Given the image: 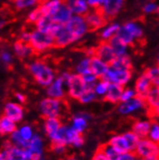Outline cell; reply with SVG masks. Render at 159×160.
Wrapping results in <instances>:
<instances>
[{"label":"cell","instance_id":"83f0119b","mask_svg":"<svg viewBox=\"0 0 159 160\" xmlns=\"http://www.w3.org/2000/svg\"><path fill=\"white\" fill-rule=\"evenodd\" d=\"M121 25L118 22H109L105 24L100 31V38L103 42H108L110 39L117 36V34L120 30Z\"/></svg>","mask_w":159,"mask_h":160},{"label":"cell","instance_id":"d590c367","mask_svg":"<svg viewBox=\"0 0 159 160\" xmlns=\"http://www.w3.org/2000/svg\"><path fill=\"white\" fill-rule=\"evenodd\" d=\"M53 23H54V21L50 18V16L43 15L35 23V26H36V29H38V30L49 33V30H50L51 26L53 25Z\"/></svg>","mask_w":159,"mask_h":160},{"label":"cell","instance_id":"f6af8a7d","mask_svg":"<svg viewBox=\"0 0 159 160\" xmlns=\"http://www.w3.org/2000/svg\"><path fill=\"white\" fill-rule=\"evenodd\" d=\"M135 97H137V95H136V92H135L134 88H132V87H123L122 91L120 102L130 100V99H132Z\"/></svg>","mask_w":159,"mask_h":160},{"label":"cell","instance_id":"5bb4252c","mask_svg":"<svg viewBox=\"0 0 159 160\" xmlns=\"http://www.w3.org/2000/svg\"><path fill=\"white\" fill-rule=\"evenodd\" d=\"M89 30H97L106 24V18L98 9H93L84 16Z\"/></svg>","mask_w":159,"mask_h":160},{"label":"cell","instance_id":"7dc6e473","mask_svg":"<svg viewBox=\"0 0 159 160\" xmlns=\"http://www.w3.org/2000/svg\"><path fill=\"white\" fill-rule=\"evenodd\" d=\"M100 148H101V151L106 154V156H108L111 160H117V158L120 154L110 144H107L103 147H101Z\"/></svg>","mask_w":159,"mask_h":160},{"label":"cell","instance_id":"44dd1931","mask_svg":"<svg viewBox=\"0 0 159 160\" xmlns=\"http://www.w3.org/2000/svg\"><path fill=\"white\" fill-rule=\"evenodd\" d=\"M152 86L153 85L151 81V79L145 72V73L141 74L137 78V80H136L135 85H134V90L136 92V95L138 97L145 98V97L147 96V93H149V91L151 90V88Z\"/></svg>","mask_w":159,"mask_h":160},{"label":"cell","instance_id":"bcb514c9","mask_svg":"<svg viewBox=\"0 0 159 160\" xmlns=\"http://www.w3.org/2000/svg\"><path fill=\"white\" fill-rule=\"evenodd\" d=\"M82 79H83V81L85 83V85L87 86V88H93L94 85L96 84V82L97 81V77L92 72H89L83 75H81Z\"/></svg>","mask_w":159,"mask_h":160},{"label":"cell","instance_id":"681fc988","mask_svg":"<svg viewBox=\"0 0 159 160\" xmlns=\"http://www.w3.org/2000/svg\"><path fill=\"white\" fill-rule=\"evenodd\" d=\"M137 158L138 157L134 152H127L120 153L117 160H137Z\"/></svg>","mask_w":159,"mask_h":160},{"label":"cell","instance_id":"ba28073f","mask_svg":"<svg viewBox=\"0 0 159 160\" xmlns=\"http://www.w3.org/2000/svg\"><path fill=\"white\" fill-rule=\"evenodd\" d=\"M39 110L44 118H59L64 110V103L62 99L47 97L40 102Z\"/></svg>","mask_w":159,"mask_h":160},{"label":"cell","instance_id":"ee69618b","mask_svg":"<svg viewBox=\"0 0 159 160\" xmlns=\"http://www.w3.org/2000/svg\"><path fill=\"white\" fill-rule=\"evenodd\" d=\"M147 138L150 140L158 143L159 142V124L157 122H153L151 124V128L150 131L147 133Z\"/></svg>","mask_w":159,"mask_h":160},{"label":"cell","instance_id":"d4e9b609","mask_svg":"<svg viewBox=\"0 0 159 160\" xmlns=\"http://www.w3.org/2000/svg\"><path fill=\"white\" fill-rule=\"evenodd\" d=\"M66 2L69 5L73 15L85 16L90 11V7L87 0H67Z\"/></svg>","mask_w":159,"mask_h":160},{"label":"cell","instance_id":"60d3db41","mask_svg":"<svg viewBox=\"0 0 159 160\" xmlns=\"http://www.w3.org/2000/svg\"><path fill=\"white\" fill-rule=\"evenodd\" d=\"M97 99V96L94 92L93 88H87L84 93L80 96V98H78V100L83 104H89L92 103L93 101H95Z\"/></svg>","mask_w":159,"mask_h":160},{"label":"cell","instance_id":"f35d334b","mask_svg":"<svg viewBox=\"0 0 159 160\" xmlns=\"http://www.w3.org/2000/svg\"><path fill=\"white\" fill-rule=\"evenodd\" d=\"M9 142L15 147L22 148H25L27 147V144H28V142H26L25 140L22 139V137L19 135V133L17 132V129L13 133L10 134V141Z\"/></svg>","mask_w":159,"mask_h":160},{"label":"cell","instance_id":"6125c7cd","mask_svg":"<svg viewBox=\"0 0 159 160\" xmlns=\"http://www.w3.org/2000/svg\"><path fill=\"white\" fill-rule=\"evenodd\" d=\"M0 137H1V134H0Z\"/></svg>","mask_w":159,"mask_h":160},{"label":"cell","instance_id":"ab89813d","mask_svg":"<svg viewBox=\"0 0 159 160\" xmlns=\"http://www.w3.org/2000/svg\"><path fill=\"white\" fill-rule=\"evenodd\" d=\"M39 3V0H14V6L17 10H27L35 8Z\"/></svg>","mask_w":159,"mask_h":160},{"label":"cell","instance_id":"74e56055","mask_svg":"<svg viewBox=\"0 0 159 160\" xmlns=\"http://www.w3.org/2000/svg\"><path fill=\"white\" fill-rule=\"evenodd\" d=\"M14 61V53L10 49L4 48L0 50V64L1 66L8 68Z\"/></svg>","mask_w":159,"mask_h":160},{"label":"cell","instance_id":"d6a6232c","mask_svg":"<svg viewBox=\"0 0 159 160\" xmlns=\"http://www.w3.org/2000/svg\"><path fill=\"white\" fill-rule=\"evenodd\" d=\"M108 86H109V82L106 81L104 78H98L97 81L93 87V90L97 98H104L108 90Z\"/></svg>","mask_w":159,"mask_h":160},{"label":"cell","instance_id":"816d5d0a","mask_svg":"<svg viewBox=\"0 0 159 160\" xmlns=\"http://www.w3.org/2000/svg\"><path fill=\"white\" fill-rule=\"evenodd\" d=\"M89 7L92 9H98L105 2V0H87Z\"/></svg>","mask_w":159,"mask_h":160},{"label":"cell","instance_id":"db71d44e","mask_svg":"<svg viewBox=\"0 0 159 160\" xmlns=\"http://www.w3.org/2000/svg\"><path fill=\"white\" fill-rule=\"evenodd\" d=\"M30 33L31 31L28 30H24L20 33L19 35V40L22 42H29V39H30Z\"/></svg>","mask_w":159,"mask_h":160},{"label":"cell","instance_id":"e575fe53","mask_svg":"<svg viewBox=\"0 0 159 160\" xmlns=\"http://www.w3.org/2000/svg\"><path fill=\"white\" fill-rule=\"evenodd\" d=\"M90 62H91V58L86 57V56L82 57L81 59H79L75 65V73H77L79 75H83V74L89 72L91 71Z\"/></svg>","mask_w":159,"mask_h":160},{"label":"cell","instance_id":"11a10c76","mask_svg":"<svg viewBox=\"0 0 159 160\" xmlns=\"http://www.w3.org/2000/svg\"><path fill=\"white\" fill-rule=\"evenodd\" d=\"M15 97H16L17 102L19 104L24 103V102L26 101V96L24 94H22V93H17Z\"/></svg>","mask_w":159,"mask_h":160},{"label":"cell","instance_id":"f1b7e54d","mask_svg":"<svg viewBox=\"0 0 159 160\" xmlns=\"http://www.w3.org/2000/svg\"><path fill=\"white\" fill-rule=\"evenodd\" d=\"M152 122L149 120H139L136 121L132 127V131L138 136V138H146L150 131Z\"/></svg>","mask_w":159,"mask_h":160},{"label":"cell","instance_id":"94428289","mask_svg":"<svg viewBox=\"0 0 159 160\" xmlns=\"http://www.w3.org/2000/svg\"><path fill=\"white\" fill-rule=\"evenodd\" d=\"M38 160H47V158H45L44 156H42V157H40V158H39Z\"/></svg>","mask_w":159,"mask_h":160},{"label":"cell","instance_id":"6f0895ef","mask_svg":"<svg viewBox=\"0 0 159 160\" xmlns=\"http://www.w3.org/2000/svg\"><path fill=\"white\" fill-rule=\"evenodd\" d=\"M137 160H159L158 156L155 157H145V158H137Z\"/></svg>","mask_w":159,"mask_h":160},{"label":"cell","instance_id":"c3c4849f","mask_svg":"<svg viewBox=\"0 0 159 160\" xmlns=\"http://www.w3.org/2000/svg\"><path fill=\"white\" fill-rule=\"evenodd\" d=\"M143 10L146 14H156L158 12V4L155 1H149L144 5Z\"/></svg>","mask_w":159,"mask_h":160},{"label":"cell","instance_id":"7c38bea8","mask_svg":"<svg viewBox=\"0 0 159 160\" xmlns=\"http://www.w3.org/2000/svg\"><path fill=\"white\" fill-rule=\"evenodd\" d=\"M146 106L147 105H146L145 98L137 96L130 100L120 102V104L118 106V111L122 115L128 116V115H132V114L136 112L143 110Z\"/></svg>","mask_w":159,"mask_h":160},{"label":"cell","instance_id":"277c9868","mask_svg":"<svg viewBox=\"0 0 159 160\" xmlns=\"http://www.w3.org/2000/svg\"><path fill=\"white\" fill-rule=\"evenodd\" d=\"M138 141V136L133 131H127L123 134L113 136L108 144H110L119 153H122L127 152H134Z\"/></svg>","mask_w":159,"mask_h":160},{"label":"cell","instance_id":"f907efd6","mask_svg":"<svg viewBox=\"0 0 159 160\" xmlns=\"http://www.w3.org/2000/svg\"><path fill=\"white\" fill-rule=\"evenodd\" d=\"M67 146L63 144H52V151L56 154H63L66 152Z\"/></svg>","mask_w":159,"mask_h":160},{"label":"cell","instance_id":"30bf717a","mask_svg":"<svg viewBox=\"0 0 159 160\" xmlns=\"http://www.w3.org/2000/svg\"><path fill=\"white\" fill-rule=\"evenodd\" d=\"M134 152L138 158L145 157H155L159 154V146L158 143H155L150 140L147 137L141 138L136 144Z\"/></svg>","mask_w":159,"mask_h":160},{"label":"cell","instance_id":"4dcf8cb0","mask_svg":"<svg viewBox=\"0 0 159 160\" xmlns=\"http://www.w3.org/2000/svg\"><path fill=\"white\" fill-rule=\"evenodd\" d=\"M17 128V123L5 115L0 118V134L1 135H10Z\"/></svg>","mask_w":159,"mask_h":160},{"label":"cell","instance_id":"52a82bcc","mask_svg":"<svg viewBox=\"0 0 159 160\" xmlns=\"http://www.w3.org/2000/svg\"><path fill=\"white\" fill-rule=\"evenodd\" d=\"M0 160H34V156L26 148H17L6 142L0 151Z\"/></svg>","mask_w":159,"mask_h":160},{"label":"cell","instance_id":"1f68e13d","mask_svg":"<svg viewBox=\"0 0 159 160\" xmlns=\"http://www.w3.org/2000/svg\"><path fill=\"white\" fill-rule=\"evenodd\" d=\"M109 66L119 68V70H130L132 68V62L129 56H121V57H116Z\"/></svg>","mask_w":159,"mask_h":160},{"label":"cell","instance_id":"603a6c76","mask_svg":"<svg viewBox=\"0 0 159 160\" xmlns=\"http://www.w3.org/2000/svg\"><path fill=\"white\" fill-rule=\"evenodd\" d=\"M90 68H91V72H92L97 78H103L104 74L106 73L109 65L99 59L98 57L94 56L91 58L90 62Z\"/></svg>","mask_w":159,"mask_h":160},{"label":"cell","instance_id":"8d00e7d4","mask_svg":"<svg viewBox=\"0 0 159 160\" xmlns=\"http://www.w3.org/2000/svg\"><path fill=\"white\" fill-rule=\"evenodd\" d=\"M17 130L22 137V139L25 140L26 142H29L33 138V136L35 135V130L30 124H22L17 128Z\"/></svg>","mask_w":159,"mask_h":160},{"label":"cell","instance_id":"ffe728a7","mask_svg":"<svg viewBox=\"0 0 159 160\" xmlns=\"http://www.w3.org/2000/svg\"><path fill=\"white\" fill-rule=\"evenodd\" d=\"M96 56L106 62L108 65H110L116 58V55L108 42H102L97 45L96 48Z\"/></svg>","mask_w":159,"mask_h":160},{"label":"cell","instance_id":"ac0fdd59","mask_svg":"<svg viewBox=\"0 0 159 160\" xmlns=\"http://www.w3.org/2000/svg\"><path fill=\"white\" fill-rule=\"evenodd\" d=\"M92 119V115L88 112H79L72 118L71 127L78 133L82 134L88 128L89 121Z\"/></svg>","mask_w":159,"mask_h":160},{"label":"cell","instance_id":"be15d7a7","mask_svg":"<svg viewBox=\"0 0 159 160\" xmlns=\"http://www.w3.org/2000/svg\"><path fill=\"white\" fill-rule=\"evenodd\" d=\"M0 1H1V0H0Z\"/></svg>","mask_w":159,"mask_h":160},{"label":"cell","instance_id":"9a60e30c","mask_svg":"<svg viewBox=\"0 0 159 160\" xmlns=\"http://www.w3.org/2000/svg\"><path fill=\"white\" fill-rule=\"evenodd\" d=\"M124 0H105V2L99 8L106 19L116 17L123 7Z\"/></svg>","mask_w":159,"mask_h":160},{"label":"cell","instance_id":"f546056e","mask_svg":"<svg viewBox=\"0 0 159 160\" xmlns=\"http://www.w3.org/2000/svg\"><path fill=\"white\" fill-rule=\"evenodd\" d=\"M122 86L116 85V84H112L109 83L108 90L104 96L105 99L111 103H120V99H121V95H122Z\"/></svg>","mask_w":159,"mask_h":160},{"label":"cell","instance_id":"484cf974","mask_svg":"<svg viewBox=\"0 0 159 160\" xmlns=\"http://www.w3.org/2000/svg\"><path fill=\"white\" fill-rule=\"evenodd\" d=\"M146 105L149 106V108L153 111L157 112L159 108V88L157 86H152L149 93L145 97Z\"/></svg>","mask_w":159,"mask_h":160},{"label":"cell","instance_id":"4316f807","mask_svg":"<svg viewBox=\"0 0 159 160\" xmlns=\"http://www.w3.org/2000/svg\"><path fill=\"white\" fill-rule=\"evenodd\" d=\"M109 44L114 51L116 57H121V56H128L129 53V47L124 42H122L117 36L112 38L108 41Z\"/></svg>","mask_w":159,"mask_h":160},{"label":"cell","instance_id":"91938a15","mask_svg":"<svg viewBox=\"0 0 159 160\" xmlns=\"http://www.w3.org/2000/svg\"><path fill=\"white\" fill-rule=\"evenodd\" d=\"M65 160H78V159L75 158V157H67V158H66Z\"/></svg>","mask_w":159,"mask_h":160},{"label":"cell","instance_id":"d6986e66","mask_svg":"<svg viewBox=\"0 0 159 160\" xmlns=\"http://www.w3.org/2000/svg\"><path fill=\"white\" fill-rule=\"evenodd\" d=\"M27 150L33 154L34 160H38L40 157L43 156V152H44V143L40 134L35 133L33 136V138L28 142Z\"/></svg>","mask_w":159,"mask_h":160},{"label":"cell","instance_id":"e0dca14e","mask_svg":"<svg viewBox=\"0 0 159 160\" xmlns=\"http://www.w3.org/2000/svg\"><path fill=\"white\" fill-rule=\"evenodd\" d=\"M72 16L73 14L71 11L69 5L67 4L66 1H63L59 5V7L50 15V18L53 19L54 22H56V23L64 25L71 19Z\"/></svg>","mask_w":159,"mask_h":160},{"label":"cell","instance_id":"8fae6325","mask_svg":"<svg viewBox=\"0 0 159 160\" xmlns=\"http://www.w3.org/2000/svg\"><path fill=\"white\" fill-rule=\"evenodd\" d=\"M87 89L81 75L77 73H71L70 77L66 81V90L67 94L73 99H78L80 96Z\"/></svg>","mask_w":159,"mask_h":160},{"label":"cell","instance_id":"f5cc1de1","mask_svg":"<svg viewBox=\"0 0 159 160\" xmlns=\"http://www.w3.org/2000/svg\"><path fill=\"white\" fill-rule=\"evenodd\" d=\"M93 160H111V159L108 156H106V154L101 151V148H99L94 154Z\"/></svg>","mask_w":159,"mask_h":160},{"label":"cell","instance_id":"2e32d148","mask_svg":"<svg viewBox=\"0 0 159 160\" xmlns=\"http://www.w3.org/2000/svg\"><path fill=\"white\" fill-rule=\"evenodd\" d=\"M4 114L6 117L17 123L24 118V109L17 101H9L4 106Z\"/></svg>","mask_w":159,"mask_h":160},{"label":"cell","instance_id":"7bdbcfd3","mask_svg":"<svg viewBox=\"0 0 159 160\" xmlns=\"http://www.w3.org/2000/svg\"><path fill=\"white\" fill-rule=\"evenodd\" d=\"M43 15H44L43 12L42 11L41 7L39 6V7L33 8V9L30 11L29 14H28V16H27V18H28L29 22H31V23H34V24H35L36 22H37Z\"/></svg>","mask_w":159,"mask_h":160},{"label":"cell","instance_id":"7a4b0ae2","mask_svg":"<svg viewBox=\"0 0 159 160\" xmlns=\"http://www.w3.org/2000/svg\"><path fill=\"white\" fill-rule=\"evenodd\" d=\"M50 141L52 144H63L67 147L72 146L74 148H81L85 143L84 137L76 132L70 124H62Z\"/></svg>","mask_w":159,"mask_h":160},{"label":"cell","instance_id":"4fadbf2b","mask_svg":"<svg viewBox=\"0 0 159 160\" xmlns=\"http://www.w3.org/2000/svg\"><path fill=\"white\" fill-rule=\"evenodd\" d=\"M66 94V82L60 75L56 76L53 81L47 87V95L48 98L63 99Z\"/></svg>","mask_w":159,"mask_h":160},{"label":"cell","instance_id":"680465c9","mask_svg":"<svg viewBox=\"0 0 159 160\" xmlns=\"http://www.w3.org/2000/svg\"><path fill=\"white\" fill-rule=\"evenodd\" d=\"M5 25H6V21L3 19H0V31L5 27Z\"/></svg>","mask_w":159,"mask_h":160},{"label":"cell","instance_id":"836d02e7","mask_svg":"<svg viewBox=\"0 0 159 160\" xmlns=\"http://www.w3.org/2000/svg\"><path fill=\"white\" fill-rule=\"evenodd\" d=\"M63 1L64 0H45L40 7L44 15L50 16Z\"/></svg>","mask_w":159,"mask_h":160},{"label":"cell","instance_id":"9c48e42d","mask_svg":"<svg viewBox=\"0 0 159 160\" xmlns=\"http://www.w3.org/2000/svg\"><path fill=\"white\" fill-rule=\"evenodd\" d=\"M103 78L109 83L126 87L132 79V72L130 70H119L109 66Z\"/></svg>","mask_w":159,"mask_h":160},{"label":"cell","instance_id":"6da1fadb","mask_svg":"<svg viewBox=\"0 0 159 160\" xmlns=\"http://www.w3.org/2000/svg\"><path fill=\"white\" fill-rule=\"evenodd\" d=\"M28 70L36 82L42 87L47 88L56 77L54 68L42 60L32 61L28 66Z\"/></svg>","mask_w":159,"mask_h":160},{"label":"cell","instance_id":"cb8c5ba5","mask_svg":"<svg viewBox=\"0 0 159 160\" xmlns=\"http://www.w3.org/2000/svg\"><path fill=\"white\" fill-rule=\"evenodd\" d=\"M62 125V122L59 118H44V122L42 124V130L44 134L49 139L56 134Z\"/></svg>","mask_w":159,"mask_h":160},{"label":"cell","instance_id":"3957f363","mask_svg":"<svg viewBox=\"0 0 159 160\" xmlns=\"http://www.w3.org/2000/svg\"><path fill=\"white\" fill-rule=\"evenodd\" d=\"M144 34L142 25L137 21H127L123 25H121L117 37L128 47H131L139 41Z\"/></svg>","mask_w":159,"mask_h":160},{"label":"cell","instance_id":"7402d4cb","mask_svg":"<svg viewBox=\"0 0 159 160\" xmlns=\"http://www.w3.org/2000/svg\"><path fill=\"white\" fill-rule=\"evenodd\" d=\"M13 53L21 59L30 58L33 54L35 53V50L30 45L29 42H22L20 40L17 41L13 45Z\"/></svg>","mask_w":159,"mask_h":160},{"label":"cell","instance_id":"9f6ffc18","mask_svg":"<svg viewBox=\"0 0 159 160\" xmlns=\"http://www.w3.org/2000/svg\"><path fill=\"white\" fill-rule=\"evenodd\" d=\"M85 54H86V57L92 58V57L96 56V48H88L85 50Z\"/></svg>","mask_w":159,"mask_h":160},{"label":"cell","instance_id":"8992f818","mask_svg":"<svg viewBox=\"0 0 159 160\" xmlns=\"http://www.w3.org/2000/svg\"><path fill=\"white\" fill-rule=\"evenodd\" d=\"M65 29L70 34L74 42L81 40L90 31L84 16L73 15L71 19L64 24Z\"/></svg>","mask_w":159,"mask_h":160},{"label":"cell","instance_id":"5b68a950","mask_svg":"<svg viewBox=\"0 0 159 160\" xmlns=\"http://www.w3.org/2000/svg\"><path fill=\"white\" fill-rule=\"evenodd\" d=\"M29 43L35 52L47 51L55 45L54 37L48 32L34 29L30 33Z\"/></svg>","mask_w":159,"mask_h":160},{"label":"cell","instance_id":"b9f144b4","mask_svg":"<svg viewBox=\"0 0 159 160\" xmlns=\"http://www.w3.org/2000/svg\"><path fill=\"white\" fill-rule=\"evenodd\" d=\"M146 74L149 76L153 86L159 85V68L157 66L152 67L146 72Z\"/></svg>","mask_w":159,"mask_h":160}]
</instances>
